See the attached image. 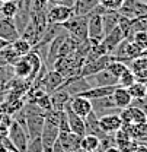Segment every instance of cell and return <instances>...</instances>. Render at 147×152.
I'll return each instance as SVG.
<instances>
[{"label": "cell", "mask_w": 147, "mask_h": 152, "mask_svg": "<svg viewBox=\"0 0 147 152\" xmlns=\"http://www.w3.org/2000/svg\"><path fill=\"white\" fill-rule=\"evenodd\" d=\"M83 63H85V58L79 56L76 51H73L69 56L57 58L53 64V69L57 70L58 73H61L64 76V79H69V77H73V76H79Z\"/></svg>", "instance_id": "cell-1"}, {"label": "cell", "mask_w": 147, "mask_h": 152, "mask_svg": "<svg viewBox=\"0 0 147 152\" xmlns=\"http://www.w3.org/2000/svg\"><path fill=\"white\" fill-rule=\"evenodd\" d=\"M61 26L67 31V34H70L79 41L88 39V16L73 15L69 20L61 23Z\"/></svg>", "instance_id": "cell-2"}, {"label": "cell", "mask_w": 147, "mask_h": 152, "mask_svg": "<svg viewBox=\"0 0 147 152\" xmlns=\"http://www.w3.org/2000/svg\"><path fill=\"white\" fill-rule=\"evenodd\" d=\"M88 39L92 45L99 44L104 39V26H102V15L91 12L88 15Z\"/></svg>", "instance_id": "cell-3"}, {"label": "cell", "mask_w": 147, "mask_h": 152, "mask_svg": "<svg viewBox=\"0 0 147 152\" xmlns=\"http://www.w3.org/2000/svg\"><path fill=\"white\" fill-rule=\"evenodd\" d=\"M45 16H47V22L48 23H64L66 20L73 16V7L72 6H66V4H48L47 7V12H45Z\"/></svg>", "instance_id": "cell-4"}, {"label": "cell", "mask_w": 147, "mask_h": 152, "mask_svg": "<svg viewBox=\"0 0 147 152\" xmlns=\"http://www.w3.org/2000/svg\"><path fill=\"white\" fill-rule=\"evenodd\" d=\"M118 12H119V15L130 19H147V3L140 1V0H125L124 4L118 9Z\"/></svg>", "instance_id": "cell-5"}, {"label": "cell", "mask_w": 147, "mask_h": 152, "mask_svg": "<svg viewBox=\"0 0 147 152\" xmlns=\"http://www.w3.org/2000/svg\"><path fill=\"white\" fill-rule=\"evenodd\" d=\"M64 80H66V79H64V76L61 75V73H58L54 69H50V70H47V72L44 73V76H42L39 80H35L32 85L41 86L47 94L50 95L51 92H54L55 89H58V88L63 85Z\"/></svg>", "instance_id": "cell-6"}, {"label": "cell", "mask_w": 147, "mask_h": 152, "mask_svg": "<svg viewBox=\"0 0 147 152\" xmlns=\"http://www.w3.org/2000/svg\"><path fill=\"white\" fill-rule=\"evenodd\" d=\"M7 139L12 142V145L18 149L19 152H25L26 149V145H28V133L25 130V127H22L18 121H12V124L9 126V130H7Z\"/></svg>", "instance_id": "cell-7"}, {"label": "cell", "mask_w": 147, "mask_h": 152, "mask_svg": "<svg viewBox=\"0 0 147 152\" xmlns=\"http://www.w3.org/2000/svg\"><path fill=\"white\" fill-rule=\"evenodd\" d=\"M119 118L122 121V126L124 124H141V123H146L147 121V115L143 110H140L138 107H134V105H130L127 108H122L119 110Z\"/></svg>", "instance_id": "cell-8"}, {"label": "cell", "mask_w": 147, "mask_h": 152, "mask_svg": "<svg viewBox=\"0 0 147 152\" xmlns=\"http://www.w3.org/2000/svg\"><path fill=\"white\" fill-rule=\"evenodd\" d=\"M45 121V113H37L31 115H25V130L28 133V137H38L41 136L42 127Z\"/></svg>", "instance_id": "cell-9"}, {"label": "cell", "mask_w": 147, "mask_h": 152, "mask_svg": "<svg viewBox=\"0 0 147 152\" xmlns=\"http://www.w3.org/2000/svg\"><path fill=\"white\" fill-rule=\"evenodd\" d=\"M111 60H112L111 54H105V56H101L99 58H96V60L83 63L79 76H80V77H86V76L95 75V73H98V72L106 69V66H108V63H109Z\"/></svg>", "instance_id": "cell-10"}, {"label": "cell", "mask_w": 147, "mask_h": 152, "mask_svg": "<svg viewBox=\"0 0 147 152\" xmlns=\"http://www.w3.org/2000/svg\"><path fill=\"white\" fill-rule=\"evenodd\" d=\"M92 111L96 114V117H101V115H105V114H111L114 111L119 113V110L117 108V105L114 102L112 95H106V96H102V98L92 99Z\"/></svg>", "instance_id": "cell-11"}, {"label": "cell", "mask_w": 147, "mask_h": 152, "mask_svg": "<svg viewBox=\"0 0 147 152\" xmlns=\"http://www.w3.org/2000/svg\"><path fill=\"white\" fill-rule=\"evenodd\" d=\"M98 123H99L101 130L104 133H106V134H114L117 130H119L122 127V121H121L118 113H111V114L101 115L98 118Z\"/></svg>", "instance_id": "cell-12"}, {"label": "cell", "mask_w": 147, "mask_h": 152, "mask_svg": "<svg viewBox=\"0 0 147 152\" xmlns=\"http://www.w3.org/2000/svg\"><path fill=\"white\" fill-rule=\"evenodd\" d=\"M86 82L91 85V88H96V86H117L118 85V79L114 77L106 69L95 73V75L86 76L85 77Z\"/></svg>", "instance_id": "cell-13"}, {"label": "cell", "mask_w": 147, "mask_h": 152, "mask_svg": "<svg viewBox=\"0 0 147 152\" xmlns=\"http://www.w3.org/2000/svg\"><path fill=\"white\" fill-rule=\"evenodd\" d=\"M67 105L72 108L74 114H77L82 118H85L86 115L92 113V101L85 96H72Z\"/></svg>", "instance_id": "cell-14"}, {"label": "cell", "mask_w": 147, "mask_h": 152, "mask_svg": "<svg viewBox=\"0 0 147 152\" xmlns=\"http://www.w3.org/2000/svg\"><path fill=\"white\" fill-rule=\"evenodd\" d=\"M64 111L67 115V121H69V127H70V132L77 134V136H85L86 134V127H85V118L79 117L77 114H74L72 111V108L69 105L64 107Z\"/></svg>", "instance_id": "cell-15"}, {"label": "cell", "mask_w": 147, "mask_h": 152, "mask_svg": "<svg viewBox=\"0 0 147 152\" xmlns=\"http://www.w3.org/2000/svg\"><path fill=\"white\" fill-rule=\"evenodd\" d=\"M20 37L19 35V31L13 22V19L10 18H0V38L9 41V42H13L15 39H18Z\"/></svg>", "instance_id": "cell-16"}, {"label": "cell", "mask_w": 147, "mask_h": 152, "mask_svg": "<svg viewBox=\"0 0 147 152\" xmlns=\"http://www.w3.org/2000/svg\"><path fill=\"white\" fill-rule=\"evenodd\" d=\"M80 139H82L80 136H77L72 132H60L58 137H57V140L60 142L64 152H73L76 149H79L80 148Z\"/></svg>", "instance_id": "cell-17"}, {"label": "cell", "mask_w": 147, "mask_h": 152, "mask_svg": "<svg viewBox=\"0 0 147 152\" xmlns=\"http://www.w3.org/2000/svg\"><path fill=\"white\" fill-rule=\"evenodd\" d=\"M125 37H124V34H122V31L119 29V26H115L111 32H108L104 39L101 41L102 42V45L105 47V50H106V53L111 54L114 50H115V47L118 45V44H121V41H124Z\"/></svg>", "instance_id": "cell-18"}, {"label": "cell", "mask_w": 147, "mask_h": 152, "mask_svg": "<svg viewBox=\"0 0 147 152\" xmlns=\"http://www.w3.org/2000/svg\"><path fill=\"white\" fill-rule=\"evenodd\" d=\"M130 70L134 73L135 79L140 80V82H144L147 80V56H140L134 60H131L128 63Z\"/></svg>", "instance_id": "cell-19"}, {"label": "cell", "mask_w": 147, "mask_h": 152, "mask_svg": "<svg viewBox=\"0 0 147 152\" xmlns=\"http://www.w3.org/2000/svg\"><path fill=\"white\" fill-rule=\"evenodd\" d=\"M70 94L64 89V88H58L55 89L54 92L50 94V99H51V105H53V110H57V111H63L64 107L69 104L70 101Z\"/></svg>", "instance_id": "cell-20"}, {"label": "cell", "mask_w": 147, "mask_h": 152, "mask_svg": "<svg viewBox=\"0 0 147 152\" xmlns=\"http://www.w3.org/2000/svg\"><path fill=\"white\" fill-rule=\"evenodd\" d=\"M112 98H114V102H115V105H117L118 110H122V108L130 107L131 105V101H133L128 89L127 88H122L119 85L115 86V89L112 92Z\"/></svg>", "instance_id": "cell-21"}, {"label": "cell", "mask_w": 147, "mask_h": 152, "mask_svg": "<svg viewBox=\"0 0 147 152\" xmlns=\"http://www.w3.org/2000/svg\"><path fill=\"white\" fill-rule=\"evenodd\" d=\"M98 118L96 114L91 113L89 115L85 117V127H86V134H93V136H98L99 139H102L104 136H106V133H104L99 127V123H98Z\"/></svg>", "instance_id": "cell-22"}, {"label": "cell", "mask_w": 147, "mask_h": 152, "mask_svg": "<svg viewBox=\"0 0 147 152\" xmlns=\"http://www.w3.org/2000/svg\"><path fill=\"white\" fill-rule=\"evenodd\" d=\"M119 20V12L118 10H106L102 15V26H104V37L111 32L115 26H118Z\"/></svg>", "instance_id": "cell-23"}, {"label": "cell", "mask_w": 147, "mask_h": 152, "mask_svg": "<svg viewBox=\"0 0 147 152\" xmlns=\"http://www.w3.org/2000/svg\"><path fill=\"white\" fill-rule=\"evenodd\" d=\"M98 4H99L98 0H77L73 6V15L88 16Z\"/></svg>", "instance_id": "cell-24"}, {"label": "cell", "mask_w": 147, "mask_h": 152, "mask_svg": "<svg viewBox=\"0 0 147 152\" xmlns=\"http://www.w3.org/2000/svg\"><path fill=\"white\" fill-rule=\"evenodd\" d=\"M115 89V86H96V88H89L88 91H85L82 95L79 96H85L88 99H96V98H102V96H106V95H112Z\"/></svg>", "instance_id": "cell-25"}, {"label": "cell", "mask_w": 147, "mask_h": 152, "mask_svg": "<svg viewBox=\"0 0 147 152\" xmlns=\"http://www.w3.org/2000/svg\"><path fill=\"white\" fill-rule=\"evenodd\" d=\"M80 148L86 152H93L101 148V140H99L98 136L85 134V136H82V139H80Z\"/></svg>", "instance_id": "cell-26"}, {"label": "cell", "mask_w": 147, "mask_h": 152, "mask_svg": "<svg viewBox=\"0 0 147 152\" xmlns=\"http://www.w3.org/2000/svg\"><path fill=\"white\" fill-rule=\"evenodd\" d=\"M18 10H19V6L15 0H7V1L0 3V15H1L3 18L13 19L16 16Z\"/></svg>", "instance_id": "cell-27"}, {"label": "cell", "mask_w": 147, "mask_h": 152, "mask_svg": "<svg viewBox=\"0 0 147 152\" xmlns=\"http://www.w3.org/2000/svg\"><path fill=\"white\" fill-rule=\"evenodd\" d=\"M12 69H13V75L16 76V77H20V79H26L29 73H31V67H29V63L23 58V57H20L18 61L12 66Z\"/></svg>", "instance_id": "cell-28"}, {"label": "cell", "mask_w": 147, "mask_h": 152, "mask_svg": "<svg viewBox=\"0 0 147 152\" xmlns=\"http://www.w3.org/2000/svg\"><path fill=\"white\" fill-rule=\"evenodd\" d=\"M10 47L13 48V51H15L19 57L26 56L29 51H32V45H31L28 41H25L23 38H20V37H19L18 39H15L13 42H10Z\"/></svg>", "instance_id": "cell-29"}, {"label": "cell", "mask_w": 147, "mask_h": 152, "mask_svg": "<svg viewBox=\"0 0 147 152\" xmlns=\"http://www.w3.org/2000/svg\"><path fill=\"white\" fill-rule=\"evenodd\" d=\"M127 89H128V92L133 99H141V98H144L147 95L146 83H144V82H140V80H135Z\"/></svg>", "instance_id": "cell-30"}, {"label": "cell", "mask_w": 147, "mask_h": 152, "mask_svg": "<svg viewBox=\"0 0 147 152\" xmlns=\"http://www.w3.org/2000/svg\"><path fill=\"white\" fill-rule=\"evenodd\" d=\"M124 53H125V58H127V61H131V60H134V58H137V57L143 56V50L141 48H138L131 39L128 38H125V50H124Z\"/></svg>", "instance_id": "cell-31"}, {"label": "cell", "mask_w": 147, "mask_h": 152, "mask_svg": "<svg viewBox=\"0 0 147 152\" xmlns=\"http://www.w3.org/2000/svg\"><path fill=\"white\" fill-rule=\"evenodd\" d=\"M127 69H128V66L125 63H122V61H118V60H111L109 63H108V66H106V70L114 77H117V79L122 75Z\"/></svg>", "instance_id": "cell-32"}, {"label": "cell", "mask_w": 147, "mask_h": 152, "mask_svg": "<svg viewBox=\"0 0 147 152\" xmlns=\"http://www.w3.org/2000/svg\"><path fill=\"white\" fill-rule=\"evenodd\" d=\"M0 57L3 58V61H4V64H7V66H13L16 61H18L20 57L13 51V48L10 47V44L7 45V47H4L1 51H0Z\"/></svg>", "instance_id": "cell-33"}, {"label": "cell", "mask_w": 147, "mask_h": 152, "mask_svg": "<svg viewBox=\"0 0 147 152\" xmlns=\"http://www.w3.org/2000/svg\"><path fill=\"white\" fill-rule=\"evenodd\" d=\"M128 39H131V41L138 47V48H141V50H143V53L147 50V31L135 32V34H133Z\"/></svg>", "instance_id": "cell-34"}, {"label": "cell", "mask_w": 147, "mask_h": 152, "mask_svg": "<svg viewBox=\"0 0 147 152\" xmlns=\"http://www.w3.org/2000/svg\"><path fill=\"white\" fill-rule=\"evenodd\" d=\"M135 80H137V79H135V76H134V73L130 70V67H128L122 75L118 77V85H119V86H122V88H128V86H131Z\"/></svg>", "instance_id": "cell-35"}, {"label": "cell", "mask_w": 147, "mask_h": 152, "mask_svg": "<svg viewBox=\"0 0 147 152\" xmlns=\"http://www.w3.org/2000/svg\"><path fill=\"white\" fill-rule=\"evenodd\" d=\"M25 152H44L42 149V142H41V137H31L28 140V145H26V149Z\"/></svg>", "instance_id": "cell-36"}, {"label": "cell", "mask_w": 147, "mask_h": 152, "mask_svg": "<svg viewBox=\"0 0 147 152\" xmlns=\"http://www.w3.org/2000/svg\"><path fill=\"white\" fill-rule=\"evenodd\" d=\"M35 104H37L42 111H50V110H53L51 99H50V95L48 94H45L44 96H41L39 99H37V102H35Z\"/></svg>", "instance_id": "cell-37"}, {"label": "cell", "mask_w": 147, "mask_h": 152, "mask_svg": "<svg viewBox=\"0 0 147 152\" xmlns=\"http://www.w3.org/2000/svg\"><path fill=\"white\" fill-rule=\"evenodd\" d=\"M50 4V0H31V12L45 10Z\"/></svg>", "instance_id": "cell-38"}, {"label": "cell", "mask_w": 147, "mask_h": 152, "mask_svg": "<svg viewBox=\"0 0 147 152\" xmlns=\"http://www.w3.org/2000/svg\"><path fill=\"white\" fill-rule=\"evenodd\" d=\"M50 4H66V6H74V0H50Z\"/></svg>", "instance_id": "cell-39"}, {"label": "cell", "mask_w": 147, "mask_h": 152, "mask_svg": "<svg viewBox=\"0 0 147 152\" xmlns=\"http://www.w3.org/2000/svg\"><path fill=\"white\" fill-rule=\"evenodd\" d=\"M125 0H111V9L112 10H118L122 4H124Z\"/></svg>", "instance_id": "cell-40"}, {"label": "cell", "mask_w": 147, "mask_h": 152, "mask_svg": "<svg viewBox=\"0 0 147 152\" xmlns=\"http://www.w3.org/2000/svg\"><path fill=\"white\" fill-rule=\"evenodd\" d=\"M9 44H10L9 41H6V39H3V38H0V51H1V50H3L4 47H7Z\"/></svg>", "instance_id": "cell-41"}, {"label": "cell", "mask_w": 147, "mask_h": 152, "mask_svg": "<svg viewBox=\"0 0 147 152\" xmlns=\"http://www.w3.org/2000/svg\"><path fill=\"white\" fill-rule=\"evenodd\" d=\"M104 152H121L115 145H112V146H109V148H106V149H104Z\"/></svg>", "instance_id": "cell-42"}, {"label": "cell", "mask_w": 147, "mask_h": 152, "mask_svg": "<svg viewBox=\"0 0 147 152\" xmlns=\"http://www.w3.org/2000/svg\"><path fill=\"white\" fill-rule=\"evenodd\" d=\"M143 54H144V56H147V50H146V51H144V53H143Z\"/></svg>", "instance_id": "cell-43"}, {"label": "cell", "mask_w": 147, "mask_h": 152, "mask_svg": "<svg viewBox=\"0 0 147 152\" xmlns=\"http://www.w3.org/2000/svg\"><path fill=\"white\" fill-rule=\"evenodd\" d=\"M3 1H7V0H0V3H3Z\"/></svg>", "instance_id": "cell-44"}, {"label": "cell", "mask_w": 147, "mask_h": 152, "mask_svg": "<svg viewBox=\"0 0 147 152\" xmlns=\"http://www.w3.org/2000/svg\"><path fill=\"white\" fill-rule=\"evenodd\" d=\"M144 83H146V88H147V80H144Z\"/></svg>", "instance_id": "cell-45"}, {"label": "cell", "mask_w": 147, "mask_h": 152, "mask_svg": "<svg viewBox=\"0 0 147 152\" xmlns=\"http://www.w3.org/2000/svg\"><path fill=\"white\" fill-rule=\"evenodd\" d=\"M76 1H77V0H74V3H76Z\"/></svg>", "instance_id": "cell-46"}, {"label": "cell", "mask_w": 147, "mask_h": 152, "mask_svg": "<svg viewBox=\"0 0 147 152\" xmlns=\"http://www.w3.org/2000/svg\"><path fill=\"white\" fill-rule=\"evenodd\" d=\"M146 31H147V26H146Z\"/></svg>", "instance_id": "cell-47"}, {"label": "cell", "mask_w": 147, "mask_h": 152, "mask_svg": "<svg viewBox=\"0 0 147 152\" xmlns=\"http://www.w3.org/2000/svg\"><path fill=\"white\" fill-rule=\"evenodd\" d=\"M0 18H1V15H0Z\"/></svg>", "instance_id": "cell-48"}]
</instances>
